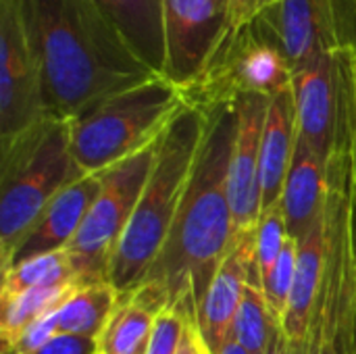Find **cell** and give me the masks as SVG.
I'll use <instances>...</instances> for the list:
<instances>
[{
	"label": "cell",
	"mask_w": 356,
	"mask_h": 354,
	"mask_svg": "<svg viewBox=\"0 0 356 354\" xmlns=\"http://www.w3.org/2000/svg\"><path fill=\"white\" fill-rule=\"evenodd\" d=\"M46 115L71 121L159 73L140 61L92 0H17Z\"/></svg>",
	"instance_id": "cell-1"
},
{
	"label": "cell",
	"mask_w": 356,
	"mask_h": 354,
	"mask_svg": "<svg viewBox=\"0 0 356 354\" xmlns=\"http://www.w3.org/2000/svg\"><path fill=\"white\" fill-rule=\"evenodd\" d=\"M202 111L207 131L192 179L165 248L146 275L165 286L169 309L194 321L236 238L229 204V163L238 134L236 104L219 102Z\"/></svg>",
	"instance_id": "cell-2"
},
{
	"label": "cell",
	"mask_w": 356,
	"mask_h": 354,
	"mask_svg": "<svg viewBox=\"0 0 356 354\" xmlns=\"http://www.w3.org/2000/svg\"><path fill=\"white\" fill-rule=\"evenodd\" d=\"M204 131L207 113L188 102L161 136L154 167L108 267V284L117 294L134 292L163 252L192 179Z\"/></svg>",
	"instance_id": "cell-3"
},
{
	"label": "cell",
	"mask_w": 356,
	"mask_h": 354,
	"mask_svg": "<svg viewBox=\"0 0 356 354\" xmlns=\"http://www.w3.org/2000/svg\"><path fill=\"white\" fill-rule=\"evenodd\" d=\"M83 173L71 154L69 121L44 119L0 146V269L42 211Z\"/></svg>",
	"instance_id": "cell-4"
},
{
	"label": "cell",
	"mask_w": 356,
	"mask_h": 354,
	"mask_svg": "<svg viewBox=\"0 0 356 354\" xmlns=\"http://www.w3.org/2000/svg\"><path fill=\"white\" fill-rule=\"evenodd\" d=\"M323 273L305 354H356V202L350 154L327 161Z\"/></svg>",
	"instance_id": "cell-5"
},
{
	"label": "cell",
	"mask_w": 356,
	"mask_h": 354,
	"mask_svg": "<svg viewBox=\"0 0 356 354\" xmlns=\"http://www.w3.org/2000/svg\"><path fill=\"white\" fill-rule=\"evenodd\" d=\"M184 92L156 75L69 121L71 154L83 173H100L159 140L186 106Z\"/></svg>",
	"instance_id": "cell-6"
},
{
	"label": "cell",
	"mask_w": 356,
	"mask_h": 354,
	"mask_svg": "<svg viewBox=\"0 0 356 354\" xmlns=\"http://www.w3.org/2000/svg\"><path fill=\"white\" fill-rule=\"evenodd\" d=\"M161 138L108 167L102 188L75 238L65 248L79 284L108 282V267L156 161Z\"/></svg>",
	"instance_id": "cell-7"
},
{
	"label": "cell",
	"mask_w": 356,
	"mask_h": 354,
	"mask_svg": "<svg viewBox=\"0 0 356 354\" xmlns=\"http://www.w3.org/2000/svg\"><path fill=\"white\" fill-rule=\"evenodd\" d=\"M252 25L277 46L292 75L321 54L356 56V0H280Z\"/></svg>",
	"instance_id": "cell-8"
},
{
	"label": "cell",
	"mask_w": 356,
	"mask_h": 354,
	"mask_svg": "<svg viewBox=\"0 0 356 354\" xmlns=\"http://www.w3.org/2000/svg\"><path fill=\"white\" fill-rule=\"evenodd\" d=\"M292 86V69L284 54L252 23L227 38L204 75L184 92L186 102L200 108L234 102L240 94H265Z\"/></svg>",
	"instance_id": "cell-9"
},
{
	"label": "cell",
	"mask_w": 356,
	"mask_h": 354,
	"mask_svg": "<svg viewBox=\"0 0 356 354\" xmlns=\"http://www.w3.org/2000/svg\"><path fill=\"white\" fill-rule=\"evenodd\" d=\"M229 33V0H163L165 71L181 92L211 67Z\"/></svg>",
	"instance_id": "cell-10"
},
{
	"label": "cell",
	"mask_w": 356,
	"mask_h": 354,
	"mask_svg": "<svg viewBox=\"0 0 356 354\" xmlns=\"http://www.w3.org/2000/svg\"><path fill=\"white\" fill-rule=\"evenodd\" d=\"M48 119L40 69L17 0H0V146Z\"/></svg>",
	"instance_id": "cell-11"
},
{
	"label": "cell",
	"mask_w": 356,
	"mask_h": 354,
	"mask_svg": "<svg viewBox=\"0 0 356 354\" xmlns=\"http://www.w3.org/2000/svg\"><path fill=\"white\" fill-rule=\"evenodd\" d=\"M246 284L263 288L259 257H257V227L236 232L232 250L221 263L198 313V330L211 354H217L232 336V328L242 303Z\"/></svg>",
	"instance_id": "cell-12"
},
{
	"label": "cell",
	"mask_w": 356,
	"mask_h": 354,
	"mask_svg": "<svg viewBox=\"0 0 356 354\" xmlns=\"http://www.w3.org/2000/svg\"><path fill=\"white\" fill-rule=\"evenodd\" d=\"M269 98L265 94L234 98L238 134L229 163V204L236 232L254 230L261 217V140Z\"/></svg>",
	"instance_id": "cell-13"
},
{
	"label": "cell",
	"mask_w": 356,
	"mask_h": 354,
	"mask_svg": "<svg viewBox=\"0 0 356 354\" xmlns=\"http://www.w3.org/2000/svg\"><path fill=\"white\" fill-rule=\"evenodd\" d=\"M104 171L88 173L81 179L67 186L35 219V223L27 230V234L17 244L10 267L25 263L29 259L65 250L75 238L79 225L83 223L88 211L100 194ZM6 269V271H8ZM4 273V271H2Z\"/></svg>",
	"instance_id": "cell-14"
},
{
	"label": "cell",
	"mask_w": 356,
	"mask_h": 354,
	"mask_svg": "<svg viewBox=\"0 0 356 354\" xmlns=\"http://www.w3.org/2000/svg\"><path fill=\"white\" fill-rule=\"evenodd\" d=\"M169 309L161 282L146 280L134 292L119 294L117 307L96 338V354H146L154 323Z\"/></svg>",
	"instance_id": "cell-15"
},
{
	"label": "cell",
	"mask_w": 356,
	"mask_h": 354,
	"mask_svg": "<svg viewBox=\"0 0 356 354\" xmlns=\"http://www.w3.org/2000/svg\"><path fill=\"white\" fill-rule=\"evenodd\" d=\"M296 148V108L292 86L269 98L261 140V213L282 202Z\"/></svg>",
	"instance_id": "cell-16"
},
{
	"label": "cell",
	"mask_w": 356,
	"mask_h": 354,
	"mask_svg": "<svg viewBox=\"0 0 356 354\" xmlns=\"http://www.w3.org/2000/svg\"><path fill=\"white\" fill-rule=\"evenodd\" d=\"M327 198V163H323L302 140L296 138L294 159L288 173L282 207L288 236L298 244L321 219Z\"/></svg>",
	"instance_id": "cell-17"
},
{
	"label": "cell",
	"mask_w": 356,
	"mask_h": 354,
	"mask_svg": "<svg viewBox=\"0 0 356 354\" xmlns=\"http://www.w3.org/2000/svg\"><path fill=\"white\" fill-rule=\"evenodd\" d=\"M323 255H325V219L321 215V219L315 223L309 236L298 244L296 277H294L286 315L282 319L292 354H305L311 313L315 307V298L323 273Z\"/></svg>",
	"instance_id": "cell-18"
},
{
	"label": "cell",
	"mask_w": 356,
	"mask_h": 354,
	"mask_svg": "<svg viewBox=\"0 0 356 354\" xmlns=\"http://www.w3.org/2000/svg\"><path fill=\"white\" fill-rule=\"evenodd\" d=\"M154 73L165 71L163 0H92Z\"/></svg>",
	"instance_id": "cell-19"
},
{
	"label": "cell",
	"mask_w": 356,
	"mask_h": 354,
	"mask_svg": "<svg viewBox=\"0 0 356 354\" xmlns=\"http://www.w3.org/2000/svg\"><path fill=\"white\" fill-rule=\"evenodd\" d=\"M77 286L79 282L75 280V275H65L56 282L38 286L19 296L0 298L2 351L10 348L35 321L56 311Z\"/></svg>",
	"instance_id": "cell-20"
},
{
	"label": "cell",
	"mask_w": 356,
	"mask_h": 354,
	"mask_svg": "<svg viewBox=\"0 0 356 354\" xmlns=\"http://www.w3.org/2000/svg\"><path fill=\"white\" fill-rule=\"evenodd\" d=\"M119 294L108 282L79 284L54 311L58 336L98 338L117 307Z\"/></svg>",
	"instance_id": "cell-21"
},
{
	"label": "cell",
	"mask_w": 356,
	"mask_h": 354,
	"mask_svg": "<svg viewBox=\"0 0 356 354\" xmlns=\"http://www.w3.org/2000/svg\"><path fill=\"white\" fill-rule=\"evenodd\" d=\"M277 321L280 319L267 305L263 288L257 284H246L232 328V338L250 354H265Z\"/></svg>",
	"instance_id": "cell-22"
},
{
	"label": "cell",
	"mask_w": 356,
	"mask_h": 354,
	"mask_svg": "<svg viewBox=\"0 0 356 354\" xmlns=\"http://www.w3.org/2000/svg\"><path fill=\"white\" fill-rule=\"evenodd\" d=\"M65 275H73V269H71V263H69V257L65 250L29 259V261L19 263L2 273L0 298L19 296L38 286L56 282Z\"/></svg>",
	"instance_id": "cell-23"
},
{
	"label": "cell",
	"mask_w": 356,
	"mask_h": 354,
	"mask_svg": "<svg viewBox=\"0 0 356 354\" xmlns=\"http://www.w3.org/2000/svg\"><path fill=\"white\" fill-rule=\"evenodd\" d=\"M296 263H298V242L294 238H288L275 267L263 280V292H265L267 305L280 321L284 319L286 309H288V300H290L294 277H296Z\"/></svg>",
	"instance_id": "cell-24"
},
{
	"label": "cell",
	"mask_w": 356,
	"mask_h": 354,
	"mask_svg": "<svg viewBox=\"0 0 356 354\" xmlns=\"http://www.w3.org/2000/svg\"><path fill=\"white\" fill-rule=\"evenodd\" d=\"M288 227H286V215L282 202L261 213L257 223V257H259V269L261 280H265L271 269L275 267L286 240H288Z\"/></svg>",
	"instance_id": "cell-25"
},
{
	"label": "cell",
	"mask_w": 356,
	"mask_h": 354,
	"mask_svg": "<svg viewBox=\"0 0 356 354\" xmlns=\"http://www.w3.org/2000/svg\"><path fill=\"white\" fill-rule=\"evenodd\" d=\"M188 321H194L190 317H186L181 311L177 309H167L159 315L154 330H152V338L148 344V353L146 354H177L184 330L188 325Z\"/></svg>",
	"instance_id": "cell-26"
},
{
	"label": "cell",
	"mask_w": 356,
	"mask_h": 354,
	"mask_svg": "<svg viewBox=\"0 0 356 354\" xmlns=\"http://www.w3.org/2000/svg\"><path fill=\"white\" fill-rule=\"evenodd\" d=\"M275 2H280V0H229V33H227V38H232L242 27L252 23L259 15H263Z\"/></svg>",
	"instance_id": "cell-27"
},
{
	"label": "cell",
	"mask_w": 356,
	"mask_h": 354,
	"mask_svg": "<svg viewBox=\"0 0 356 354\" xmlns=\"http://www.w3.org/2000/svg\"><path fill=\"white\" fill-rule=\"evenodd\" d=\"M29 354H96V338L83 336H54L44 346Z\"/></svg>",
	"instance_id": "cell-28"
},
{
	"label": "cell",
	"mask_w": 356,
	"mask_h": 354,
	"mask_svg": "<svg viewBox=\"0 0 356 354\" xmlns=\"http://www.w3.org/2000/svg\"><path fill=\"white\" fill-rule=\"evenodd\" d=\"M177 354H211L202 336H200V330H198V321H188L186 330H184V336H181V342H179V348Z\"/></svg>",
	"instance_id": "cell-29"
},
{
	"label": "cell",
	"mask_w": 356,
	"mask_h": 354,
	"mask_svg": "<svg viewBox=\"0 0 356 354\" xmlns=\"http://www.w3.org/2000/svg\"><path fill=\"white\" fill-rule=\"evenodd\" d=\"M265 354H292V351H290V342H288V336H286V332H284L282 321L275 323L273 334H271V340H269V346H267V353Z\"/></svg>",
	"instance_id": "cell-30"
},
{
	"label": "cell",
	"mask_w": 356,
	"mask_h": 354,
	"mask_svg": "<svg viewBox=\"0 0 356 354\" xmlns=\"http://www.w3.org/2000/svg\"><path fill=\"white\" fill-rule=\"evenodd\" d=\"M217 354H250V353H248L246 348H242V346H240V344L229 336V338L225 340V344L221 346V351H219Z\"/></svg>",
	"instance_id": "cell-31"
},
{
	"label": "cell",
	"mask_w": 356,
	"mask_h": 354,
	"mask_svg": "<svg viewBox=\"0 0 356 354\" xmlns=\"http://www.w3.org/2000/svg\"><path fill=\"white\" fill-rule=\"evenodd\" d=\"M350 173H353V194H355V202H356V136H355V146H353V154H350Z\"/></svg>",
	"instance_id": "cell-32"
}]
</instances>
